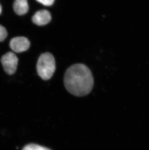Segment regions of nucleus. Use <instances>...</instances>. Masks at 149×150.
Instances as JSON below:
<instances>
[{
    "label": "nucleus",
    "mask_w": 149,
    "mask_h": 150,
    "mask_svg": "<svg viewBox=\"0 0 149 150\" xmlns=\"http://www.w3.org/2000/svg\"><path fill=\"white\" fill-rule=\"evenodd\" d=\"M64 84L68 91L76 96H84L91 92L94 80L91 71L82 64L69 67L65 74Z\"/></svg>",
    "instance_id": "f257e3e1"
},
{
    "label": "nucleus",
    "mask_w": 149,
    "mask_h": 150,
    "mask_svg": "<svg viewBox=\"0 0 149 150\" xmlns=\"http://www.w3.org/2000/svg\"><path fill=\"white\" fill-rule=\"evenodd\" d=\"M37 68L38 75L43 80L50 79L56 69L55 59L52 54L49 52L42 54L38 58Z\"/></svg>",
    "instance_id": "f03ea898"
},
{
    "label": "nucleus",
    "mask_w": 149,
    "mask_h": 150,
    "mask_svg": "<svg viewBox=\"0 0 149 150\" xmlns=\"http://www.w3.org/2000/svg\"><path fill=\"white\" fill-rule=\"evenodd\" d=\"M18 59L13 52H7L1 57V63L4 71L8 75H12L17 71Z\"/></svg>",
    "instance_id": "7ed1b4c3"
},
{
    "label": "nucleus",
    "mask_w": 149,
    "mask_h": 150,
    "mask_svg": "<svg viewBox=\"0 0 149 150\" xmlns=\"http://www.w3.org/2000/svg\"><path fill=\"white\" fill-rule=\"evenodd\" d=\"M9 45L14 52L18 53L28 50L30 47V42L25 37H15L11 40Z\"/></svg>",
    "instance_id": "20e7f679"
},
{
    "label": "nucleus",
    "mask_w": 149,
    "mask_h": 150,
    "mask_svg": "<svg viewBox=\"0 0 149 150\" xmlns=\"http://www.w3.org/2000/svg\"><path fill=\"white\" fill-rule=\"evenodd\" d=\"M51 16L48 10L43 9L35 13L32 17V21L37 25L43 26L46 25L51 21Z\"/></svg>",
    "instance_id": "39448f33"
},
{
    "label": "nucleus",
    "mask_w": 149,
    "mask_h": 150,
    "mask_svg": "<svg viewBox=\"0 0 149 150\" xmlns=\"http://www.w3.org/2000/svg\"><path fill=\"white\" fill-rule=\"evenodd\" d=\"M13 8L18 15H24L28 12L29 6L27 0H15L13 4Z\"/></svg>",
    "instance_id": "423d86ee"
},
{
    "label": "nucleus",
    "mask_w": 149,
    "mask_h": 150,
    "mask_svg": "<svg viewBox=\"0 0 149 150\" xmlns=\"http://www.w3.org/2000/svg\"><path fill=\"white\" fill-rule=\"evenodd\" d=\"M22 150H52L39 145L31 143L24 146Z\"/></svg>",
    "instance_id": "0eeeda50"
},
{
    "label": "nucleus",
    "mask_w": 149,
    "mask_h": 150,
    "mask_svg": "<svg viewBox=\"0 0 149 150\" xmlns=\"http://www.w3.org/2000/svg\"><path fill=\"white\" fill-rule=\"evenodd\" d=\"M7 35V32L4 26L0 25V42L4 40Z\"/></svg>",
    "instance_id": "6e6552de"
},
{
    "label": "nucleus",
    "mask_w": 149,
    "mask_h": 150,
    "mask_svg": "<svg viewBox=\"0 0 149 150\" xmlns=\"http://www.w3.org/2000/svg\"><path fill=\"white\" fill-rule=\"evenodd\" d=\"M37 1L44 6H51L53 4L55 0H37Z\"/></svg>",
    "instance_id": "1a4fd4ad"
},
{
    "label": "nucleus",
    "mask_w": 149,
    "mask_h": 150,
    "mask_svg": "<svg viewBox=\"0 0 149 150\" xmlns=\"http://www.w3.org/2000/svg\"><path fill=\"white\" fill-rule=\"evenodd\" d=\"M1 10H2V7H1V5L0 4V15L1 14Z\"/></svg>",
    "instance_id": "9d476101"
}]
</instances>
